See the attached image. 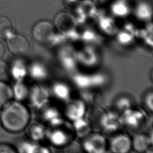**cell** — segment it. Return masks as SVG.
Instances as JSON below:
<instances>
[{
	"mask_svg": "<svg viewBox=\"0 0 153 153\" xmlns=\"http://www.w3.org/2000/svg\"><path fill=\"white\" fill-rule=\"evenodd\" d=\"M30 118L27 108L19 101H10L2 107L0 123L7 131L12 133L23 130Z\"/></svg>",
	"mask_w": 153,
	"mask_h": 153,
	"instance_id": "1",
	"label": "cell"
},
{
	"mask_svg": "<svg viewBox=\"0 0 153 153\" xmlns=\"http://www.w3.org/2000/svg\"><path fill=\"white\" fill-rule=\"evenodd\" d=\"M77 25L74 16L69 12H60L54 19L55 27L67 39L76 40L79 38L76 29Z\"/></svg>",
	"mask_w": 153,
	"mask_h": 153,
	"instance_id": "2",
	"label": "cell"
},
{
	"mask_svg": "<svg viewBox=\"0 0 153 153\" xmlns=\"http://www.w3.org/2000/svg\"><path fill=\"white\" fill-rule=\"evenodd\" d=\"M72 79L75 85L81 89L100 87L107 81L106 76L100 73L91 74L78 73L74 75Z\"/></svg>",
	"mask_w": 153,
	"mask_h": 153,
	"instance_id": "3",
	"label": "cell"
},
{
	"mask_svg": "<svg viewBox=\"0 0 153 153\" xmlns=\"http://www.w3.org/2000/svg\"><path fill=\"white\" fill-rule=\"evenodd\" d=\"M55 35L54 26L51 22L47 20L38 22L32 29L33 36L40 43H51Z\"/></svg>",
	"mask_w": 153,
	"mask_h": 153,
	"instance_id": "4",
	"label": "cell"
},
{
	"mask_svg": "<svg viewBox=\"0 0 153 153\" xmlns=\"http://www.w3.org/2000/svg\"><path fill=\"white\" fill-rule=\"evenodd\" d=\"M5 39L8 48L13 55L23 56L28 53L30 45L29 41L24 36L13 32Z\"/></svg>",
	"mask_w": 153,
	"mask_h": 153,
	"instance_id": "5",
	"label": "cell"
},
{
	"mask_svg": "<svg viewBox=\"0 0 153 153\" xmlns=\"http://www.w3.org/2000/svg\"><path fill=\"white\" fill-rule=\"evenodd\" d=\"M58 59L62 66L69 72L74 71L77 65L76 51L71 46L62 47L58 53Z\"/></svg>",
	"mask_w": 153,
	"mask_h": 153,
	"instance_id": "6",
	"label": "cell"
},
{
	"mask_svg": "<svg viewBox=\"0 0 153 153\" xmlns=\"http://www.w3.org/2000/svg\"><path fill=\"white\" fill-rule=\"evenodd\" d=\"M106 146L105 138L98 133L88 134L82 143L84 150L90 153H103L105 152Z\"/></svg>",
	"mask_w": 153,
	"mask_h": 153,
	"instance_id": "7",
	"label": "cell"
},
{
	"mask_svg": "<svg viewBox=\"0 0 153 153\" xmlns=\"http://www.w3.org/2000/svg\"><path fill=\"white\" fill-rule=\"evenodd\" d=\"M121 120L122 124L134 130L143 125L145 116L142 111L130 108L123 112Z\"/></svg>",
	"mask_w": 153,
	"mask_h": 153,
	"instance_id": "8",
	"label": "cell"
},
{
	"mask_svg": "<svg viewBox=\"0 0 153 153\" xmlns=\"http://www.w3.org/2000/svg\"><path fill=\"white\" fill-rule=\"evenodd\" d=\"M29 96L32 105L34 108L39 109L44 108L48 103L50 94L45 87L36 85L32 88L29 93Z\"/></svg>",
	"mask_w": 153,
	"mask_h": 153,
	"instance_id": "9",
	"label": "cell"
},
{
	"mask_svg": "<svg viewBox=\"0 0 153 153\" xmlns=\"http://www.w3.org/2000/svg\"><path fill=\"white\" fill-rule=\"evenodd\" d=\"M78 62L87 66L95 65L99 60L97 53L90 45H87L76 51Z\"/></svg>",
	"mask_w": 153,
	"mask_h": 153,
	"instance_id": "10",
	"label": "cell"
},
{
	"mask_svg": "<svg viewBox=\"0 0 153 153\" xmlns=\"http://www.w3.org/2000/svg\"><path fill=\"white\" fill-rule=\"evenodd\" d=\"M122 125L121 117L112 112H105L100 121V128L107 132L117 130Z\"/></svg>",
	"mask_w": 153,
	"mask_h": 153,
	"instance_id": "11",
	"label": "cell"
},
{
	"mask_svg": "<svg viewBox=\"0 0 153 153\" xmlns=\"http://www.w3.org/2000/svg\"><path fill=\"white\" fill-rule=\"evenodd\" d=\"M85 113V105L81 100H74L70 102L65 110V114L68 118L73 121L83 118Z\"/></svg>",
	"mask_w": 153,
	"mask_h": 153,
	"instance_id": "12",
	"label": "cell"
},
{
	"mask_svg": "<svg viewBox=\"0 0 153 153\" xmlns=\"http://www.w3.org/2000/svg\"><path fill=\"white\" fill-rule=\"evenodd\" d=\"M131 147V140L126 135L121 134L115 136L111 142L110 148L115 153H126Z\"/></svg>",
	"mask_w": 153,
	"mask_h": 153,
	"instance_id": "13",
	"label": "cell"
},
{
	"mask_svg": "<svg viewBox=\"0 0 153 153\" xmlns=\"http://www.w3.org/2000/svg\"><path fill=\"white\" fill-rule=\"evenodd\" d=\"M97 22L99 27L105 33L112 35L118 32L117 24L112 17L103 14H98Z\"/></svg>",
	"mask_w": 153,
	"mask_h": 153,
	"instance_id": "14",
	"label": "cell"
},
{
	"mask_svg": "<svg viewBox=\"0 0 153 153\" xmlns=\"http://www.w3.org/2000/svg\"><path fill=\"white\" fill-rule=\"evenodd\" d=\"M42 118L53 127H59L63 124V120L59 111L55 108H45L42 113Z\"/></svg>",
	"mask_w": 153,
	"mask_h": 153,
	"instance_id": "15",
	"label": "cell"
},
{
	"mask_svg": "<svg viewBox=\"0 0 153 153\" xmlns=\"http://www.w3.org/2000/svg\"><path fill=\"white\" fill-rule=\"evenodd\" d=\"M137 31L131 24H127L124 27L117 32V39L121 44L128 45L134 39V36L137 35Z\"/></svg>",
	"mask_w": 153,
	"mask_h": 153,
	"instance_id": "16",
	"label": "cell"
},
{
	"mask_svg": "<svg viewBox=\"0 0 153 153\" xmlns=\"http://www.w3.org/2000/svg\"><path fill=\"white\" fill-rule=\"evenodd\" d=\"M10 69V75L16 81H23L27 73L25 63L20 59L13 62Z\"/></svg>",
	"mask_w": 153,
	"mask_h": 153,
	"instance_id": "17",
	"label": "cell"
},
{
	"mask_svg": "<svg viewBox=\"0 0 153 153\" xmlns=\"http://www.w3.org/2000/svg\"><path fill=\"white\" fill-rule=\"evenodd\" d=\"M152 144V136L150 137L143 134H137L135 135L131 142L135 151L137 152H143L147 151L149 146Z\"/></svg>",
	"mask_w": 153,
	"mask_h": 153,
	"instance_id": "18",
	"label": "cell"
},
{
	"mask_svg": "<svg viewBox=\"0 0 153 153\" xmlns=\"http://www.w3.org/2000/svg\"><path fill=\"white\" fill-rule=\"evenodd\" d=\"M134 14L136 18L140 20L149 21L152 16V7L146 2H140L135 7Z\"/></svg>",
	"mask_w": 153,
	"mask_h": 153,
	"instance_id": "19",
	"label": "cell"
},
{
	"mask_svg": "<svg viewBox=\"0 0 153 153\" xmlns=\"http://www.w3.org/2000/svg\"><path fill=\"white\" fill-rule=\"evenodd\" d=\"M48 138L52 144L57 146L66 145L69 140L67 133L58 128H54L48 133Z\"/></svg>",
	"mask_w": 153,
	"mask_h": 153,
	"instance_id": "20",
	"label": "cell"
},
{
	"mask_svg": "<svg viewBox=\"0 0 153 153\" xmlns=\"http://www.w3.org/2000/svg\"><path fill=\"white\" fill-rule=\"evenodd\" d=\"M111 13L118 17H126L130 13V7L126 0H115L111 5Z\"/></svg>",
	"mask_w": 153,
	"mask_h": 153,
	"instance_id": "21",
	"label": "cell"
},
{
	"mask_svg": "<svg viewBox=\"0 0 153 153\" xmlns=\"http://www.w3.org/2000/svg\"><path fill=\"white\" fill-rule=\"evenodd\" d=\"M30 76L36 80H43L48 76L47 68L40 62H33L29 68Z\"/></svg>",
	"mask_w": 153,
	"mask_h": 153,
	"instance_id": "22",
	"label": "cell"
},
{
	"mask_svg": "<svg viewBox=\"0 0 153 153\" xmlns=\"http://www.w3.org/2000/svg\"><path fill=\"white\" fill-rule=\"evenodd\" d=\"M53 93L59 99L63 101L68 100L71 96V90L68 85L63 82H56L53 86Z\"/></svg>",
	"mask_w": 153,
	"mask_h": 153,
	"instance_id": "23",
	"label": "cell"
},
{
	"mask_svg": "<svg viewBox=\"0 0 153 153\" xmlns=\"http://www.w3.org/2000/svg\"><path fill=\"white\" fill-rule=\"evenodd\" d=\"M13 97V89L5 81H0V108L10 102Z\"/></svg>",
	"mask_w": 153,
	"mask_h": 153,
	"instance_id": "24",
	"label": "cell"
},
{
	"mask_svg": "<svg viewBox=\"0 0 153 153\" xmlns=\"http://www.w3.org/2000/svg\"><path fill=\"white\" fill-rule=\"evenodd\" d=\"M19 151L20 152L34 153V152H49L50 151L46 147L33 143L28 142H23L21 143L19 147Z\"/></svg>",
	"mask_w": 153,
	"mask_h": 153,
	"instance_id": "25",
	"label": "cell"
},
{
	"mask_svg": "<svg viewBox=\"0 0 153 153\" xmlns=\"http://www.w3.org/2000/svg\"><path fill=\"white\" fill-rule=\"evenodd\" d=\"M74 127L78 136L83 137L87 136L91 130L88 121L83 118L74 121Z\"/></svg>",
	"mask_w": 153,
	"mask_h": 153,
	"instance_id": "26",
	"label": "cell"
},
{
	"mask_svg": "<svg viewBox=\"0 0 153 153\" xmlns=\"http://www.w3.org/2000/svg\"><path fill=\"white\" fill-rule=\"evenodd\" d=\"M13 97L17 101H21L25 99L29 95V90L23 81H16V82L13 86Z\"/></svg>",
	"mask_w": 153,
	"mask_h": 153,
	"instance_id": "27",
	"label": "cell"
},
{
	"mask_svg": "<svg viewBox=\"0 0 153 153\" xmlns=\"http://www.w3.org/2000/svg\"><path fill=\"white\" fill-rule=\"evenodd\" d=\"M13 25L11 20L4 16H0V38L6 39L13 33Z\"/></svg>",
	"mask_w": 153,
	"mask_h": 153,
	"instance_id": "28",
	"label": "cell"
},
{
	"mask_svg": "<svg viewBox=\"0 0 153 153\" xmlns=\"http://www.w3.org/2000/svg\"><path fill=\"white\" fill-rule=\"evenodd\" d=\"M28 134L34 140L42 139L47 134V131L44 126L39 123L31 125L28 130Z\"/></svg>",
	"mask_w": 153,
	"mask_h": 153,
	"instance_id": "29",
	"label": "cell"
},
{
	"mask_svg": "<svg viewBox=\"0 0 153 153\" xmlns=\"http://www.w3.org/2000/svg\"><path fill=\"white\" fill-rule=\"evenodd\" d=\"M80 7L85 15L88 17H94L98 15L96 5L93 0H82Z\"/></svg>",
	"mask_w": 153,
	"mask_h": 153,
	"instance_id": "30",
	"label": "cell"
},
{
	"mask_svg": "<svg viewBox=\"0 0 153 153\" xmlns=\"http://www.w3.org/2000/svg\"><path fill=\"white\" fill-rule=\"evenodd\" d=\"M105 111L100 108L93 109L89 115V120L87 121L90 127L100 128V121Z\"/></svg>",
	"mask_w": 153,
	"mask_h": 153,
	"instance_id": "31",
	"label": "cell"
},
{
	"mask_svg": "<svg viewBox=\"0 0 153 153\" xmlns=\"http://www.w3.org/2000/svg\"><path fill=\"white\" fill-rule=\"evenodd\" d=\"M79 38L88 44L97 42L99 39V35L97 33L91 29H86L84 30L81 34L79 35Z\"/></svg>",
	"mask_w": 153,
	"mask_h": 153,
	"instance_id": "32",
	"label": "cell"
},
{
	"mask_svg": "<svg viewBox=\"0 0 153 153\" xmlns=\"http://www.w3.org/2000/svg\"><path fill=\"white\" fill-rule=\"evenodd\" d=\"M140 35L145 43L152 47V25L151 23L140 32Z\"/></svg>",
	"mask_w": 153,
	"mask_h": 153,
	"instance_id": "33",
	"label": "cell"
},
{
	"mask_svg": "<svg viewBox=\"0 0 153 153\" xmlns=\"http://www.w3.org/2000/svg\"><path fill=\"white\" fill-rule=\"evenodd\" d=\"M80 0H64V5L68 12L73 14L80 7Z\"/></svg>",
	"mask_w": 153,
	"mask_h": 153,
	"instance_id": "34",
	"label": "cell"
},
{
	"mask_svg": "<svg viewBox=\"0 0 153 153\" xmlns=\"http://www.w3.org/2000/svg\"><path fill=\"white\" fill-rule=\"evenodd\" d=\"M10 76V69L7 64L0 60V81H5Z\"/></svg>",
	"mask_w": 153,
	"mask_h": 153,
	"instance_id": "35",
	"label": "cell"
},
{
	"mask_svg": "<svg viewBox=\"0 0 153 153\" xmlns=\"http://www.w3.org/2000/svg\"><path fill=\"white\" fill-rule=\"evenodd\" d=\"M117 107L123 112L130 108H131V101L126 97H121L117 102Z\"/></svg>",
	"mask_w": 153,
	"mask_h": 153,
	"instance_id": "36",
	"label": "cell"
},
{
	"mask_svg": "<svg viewBox=\"0 0 153 153\" xmlns=\"http://www.w3.org/2000/svg\"><path fill=\"white\" fill-rule=\"evenodd\" d=\"M145 103L148 109L152 111L153 109V94L152 91L148 93L146 95L145 99Z\"/></svg>",
	"mask_w": 153,
	"mask_h": 153,
	"instance_id": "37",
	"label": "cell"
},
{
	"mask_svg": "<svg viewBox=\"0 0 153 153\" xmlns=\"http://www.w3.org/2000/svg\"><path fill=\"white\" fill-rule=\"evenodd\" d=\"M14 149L10 145L6 143H0V153H11L15 152Z\"/></svg>",
	"mask_w": 153,
	"mask_h": 153,
	"instance_id": "38",
	"label": "cell"
},
{
	"mask_svg": "<svg viewBox=\"0 0 153 153\" xmlns=\"http://www.w3.org/2000/svg\"><path fill=\"white\" fill-rule=\"evenodd\" d=\"M5 54V48L2 42L0 41V59H2Z\"/></svg>",
	"mask_w": 153,
	"mask_h": 153,
	"instance_id": "39",
	"label": "cell"
},
{
	"mask_svg": "<svg viewBox=\"0 0 153 153\" xmlns=\"http://www.w3.org/2000/svg\"><path fill=\"white\" fill-rule=\"evenodd\" d=\"M109 0H93V1L95 3L96 5H103L108 2Z\"/></svg>",
	"mask_w": 153,
	"mask_h": 153,
	"instance_id": "40",
	"label": "cell"
},
{
	"mask_svg": "<svg viewBox=\"0 0 153 153\" xmlns=\"http://www.w3.org/2000/svg\"><path fill=\"white\" fill-rule=\"evenodd\" d=\"M0 124H1V123H0Z\"/></svg>",
	"mask_w": 153,
	"mask_h": 153,
	"instance_id": "41",
	"label": "cell"
}]
</instances>
